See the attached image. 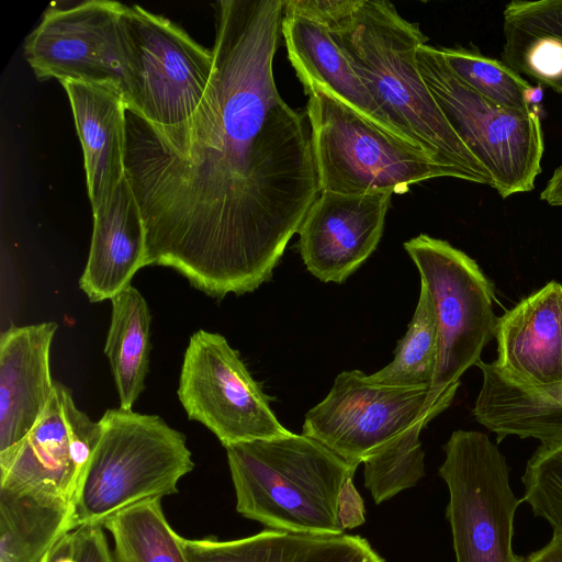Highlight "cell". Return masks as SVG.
Instances as JSON below:
<instances>
[{
    "instance_id": "4",
    "label": "cell",
    "mask_w": 562,
    "mask_h": 562,
    "mask_svg": "<svg viewBox=\"0 0 562 562\" xmlns=\"http://www.w3.org/2000/svg\"><path fill=\"white\" fill-rule=\"evenodd\" d=\"M74 505V528L103 525L137 503L178 493L194 468L186 436L158 415L108 409Z\"/></svg>"
},
{
    "instance_id": "21",
    "label": "cell",
    "mask_w": 562,
    "mask_h": 562,
    "mask_svg": "<svg viewBox=\"0 0 562 562\" xmlns=\"http://www.w3.org/2000/svg\"><path fill=\"white\" fill-rule=\"evenodd\" d=\"M483 375L473 415L497 441L507 436L535 438L541 443L562 439V384L536 389L499 373L492 363L479 361Z\"/></svg>"
},
{
    "instance_id": "26",
    "label": "cell",
    "mask_w": 562,
    "mask_h": 562,
    "mask_svg": "<svg viewBox=\"0 0 562 562\" xmlns=\"http://www.w3.org/2000/svg\"><path fill=\"white\" fill-rule=\"evenodd\" d=\"M438 357V331L435 306L427 286L420 293L407 331L398 340L394 359L386 367L369 374L375 383L391 386L429 385Z\"/></svg>"
},
{
    "instance_id": "35",
    "label": "cell",
    "mask_w": 562,
    "mask_h": 562,
    "mask_svg": "<svg viewBox=\"0 0 562 562\" xmlns=\"http://www.w3.org/2000/svg\"><path fill=\"white\" fill-rule=\"evenodd\" d=\"M540 199L551 206L562 207V165L551 175L540 193Z\"/></svg>"
},
{
    "instance_id": "30",
    "label": "cell",
    "mask_w": 562,
    "mask_h": 562,
    "mask_svg": "<svg viewBox=\"0 0 562 562\" xmlns=\"http://www.w3.org/2000/svg\"><path fill=\"white\" fill-rule=\"evenodd\" d=\"M359 0H283V14L305 18L334 32L352 14Z\"/></svg>"
},
{
    "instance_id": "10",
    "label": "cell",
    "mask_w": 562,
    "mask_h": 562,
    "mask_svg": "<svg viewBox=\"0 0 562 562\" xmlns=\"http://www.w3.org/2000/svg\"><path fill=\"white\" fill-rule=\"evenodd\" d=\"M429 389L383 385L360 370L342 371L326 397L306 413L302 434L358 468L422 431L431 420Z\"/></svg>"
},
{
    "instance_id": "33",
    "label": "cell",
    "mask_w": 562,
    "mask_h": 562,
    "mask_svg": "<svg viewBox=\"0 0 562 562\" xmlns=\"http://www.w3.org/2000/svg\"><path fill=\"white\" fill-rule=\"evenodd\" d=\"M524 562H562V533L553 531L547 544L524 557Z\"/></svg>"
},
{
    "instance_id": "11",
    "label": "cell",
    "mask_w": 562,
    "mask_h": 562,
    "mask_svg": "<svg viewBox=\"0 0 562 562\" xmlns=\"http://www.w3.org/2000/svg\"><path fill=\"white\" fill-rule=\"evenodd\" d=\"M177 393L188 418L204 425L224 448L290 432L221 334L200 329L190 337Z\"/></svg>"
},
{
    "instance_id": "14",
    "label": "cell",
    "mask_w": 562,
    "mask_h": 562,
    "mask_svg": "<svg viewBox=\"0 0 562 562\" xmlns=\"http://www.w3.org/2000/svg\"><path fill=\"white\" fill-rule=\"evenodd\" d=\"M392 195L321 192L297 232L306 269L323 282L342 283L375 250Z\"/></svg>"
},
{
    "instance_id": "27",
    "label": "cell",
    "mask_w": 562,
    "mask_h": 562,
    "mask_svg": "<svg viewBox=\"0 0 562 562\" xmlns=\"http://www.w3.org/2000/svg\"><path fill=\"white\" fill-rule=\"evenodd\" d=\"M450 69L476 92L494 103L520 111H531L532 87L503 61L476 49L439 48Z\"/></svg>"
},
{
    "instance_id": "31",
    "label": "cell",
    "mask_w": 562,
    "mask_h": 562,
    "mask_svg": "<svg viewBox=\"0 0 562 562\" xmlns=\"http://www.w3.org/2000/svg\"><path fill=\"white\" fill-rule=\"evenodd\" d=\"M77 562H115L102 525H86L71 531Z\"/></svg>"
},
{
    "instance_id": "16",
    "label": "cell",
    "mask_w": 562,
    "mask_h": 562,
    "mask_svg": "<svg viewBox=\"0 0 562 562\" xmlns=\"http://www.w3.org/2000/svg\"><path fill=\"white\" fill-rule=\"evenodd\" d=\"M55 322L11 327L0 336V452L21 441L55 389L49 353Z\"/></svg>"
},
{
    "instance_id": "24",
    "label": "cell",
    "mask_w": 562,
    "mask_h": 562,
    "mask_svg": "<svg viewBox=\"0 0 562 562\" xmlns=\"http://www.w3.org/2000/svg\"><path fill=\"white\" fill-rule=\"evenodd\" d=\"M74 528V509L0 488V562H41Z\"/></svg>"
},
{
    "instance_id": "8",
    "label": "cell",
    "mask_w": 562,
    "mask_h": 562,
    "mask_svg": "<svg viewBox=\"0 0 562 562\" xmlns=\"http://www.w3.org/2000/svg\"><path fill=\"white\" fill-rule=\"evenodd\" d=\"M439 476L448 487L456 562H514V521L522 502L504 454L487 435L456 430L443 446Z\"/></svg>"
},
{
    "instance_id": "13",
    "label": "cell",
    "mask_w": 562,
    "mask_h": 562,
    "mask_svg": "<svg viewBox=\"0 0 562 562\" xmlns=\"http://www.w3.org/2000/svg\"><path fill=\"white\" fill-rule=\"evenodd\" d=\"M100 434V423L76 406L70 389L55 381L54 394L34 427L0 452V488L74 509Z\"/></svg>"
},
{
    "instance_id": "9",
    "label": "cell",
    "mask_w": 562,
    "mask_h": 562,
    "mask_svg": "<svg viewBox=\"0 0 562 562\" xmlns=\"http://www.w3.org/2000/svg\"><path fill=\"white\" fill-rule=\"evenodd\" d=\"M127 58V109L159 126L189 120L213 71V53L168 19L139 5L121 16Z\"/></svg>"
},
{
    "instance_id": "1",
    "label": "cell",
    "mask_w": 562,
    "mask_h": 562,
    "mask_svg": "<svg viewBox=\"0 0 562 562\" xmlns=\"http://www.w3.org/2000/svg\"><path fill=\"white\" fill-rule=\"evenodd\" d=\"M216 5L200 106L171 126L126 109L124 165L147 266L223 299L271 278L321 189L307 114L288 105L273 77L283 0Z\"/></svg>"
},
{
    "instance_id": "28",
    "label": "cell",
    "mask_w": 562,
    "mask_h": 562,
    "mask_svg": "<svg viewBox=\"0 0 562 562\" xmlns=\"http://www.w3.org/2000/svg\"><path fill=\"white\" fill-rule=\"evenodd\" d=\"M522 502L553 531L562 533V439L541 443L528 460Z\"/></svg>"
},
{
    "instance_id": "25",
    "label": "cell",
    "mask_w": 562,
    "mask_h": 562,
    "mask_svg": "<svg viewBox=\"0 0 562 562\" xmlns=\"http://www.w3.org/2000/svg\"><path fill=\"white\" fill-rule=\"evenodd\" d=\"M160 501L137 503L103 522L114 541L115 562H189L183 538L169 525Z\"/></svg>"
},
{
    "instance_id": "22",
    "label": "cell",
    "mask_w": 562,
    "mask_h": 562,
    "mask_svg": "<svg viewBox=\"0 0 562 562\" xmlns=\"http://www.w3.org/2000/svg\"><path fill=\"white\" fill-rule=\"evenodd\" d=\"M502 61L562 93V0H515L503 11Z\"/></svg>"
},
{
    "instance_id": "3",
    "label": "cell",
    "mask_w": 562,
    "mask_h": 562,
    "mask_svg": "<svg viewBox=\"0 0 562 562\" xmlns=\"http://www.w3.org/2000/svg\"><path fill=\"white\" fill-rule=\"evenodd\" d=\"M236 510L269 529L340 535L341 492L357 468L301 434L225 448Z\"/></svg>"
},
{
    "instance_id": "19",
    "label": "cell",
    "mask_w": 562,
    "mask_h": 562,
    "mask_svg": "<svg viewBox=\"0 0 562 562\" xmlns=\"http://www.w3.org/2000/svg\"><path fill=\"white\" fill-rule=\"evenodd\" d=\"M189 562H384L366 538L357 535H306L266 529L256 535L218 540L184 539Z\"/></svg>"
},
{
    "instance_id": "6",
    "label": "cell",
    "mask_w": 562,
    "mask_h": 562,
    "mask_svg": "<svg viewBox=\"0 0 562 562\" xmlns=\"http://www.w3.org/2000/svg\"><path fill=\"white\" fill-rule=\"evenodd\" d=\"M404 248L435 306L438 357L427 397L434 419L450 406L460 378L495 336L494 285L472 258L446 240L420 234Z\"/></svg>"
},
{
    "instance_id": "18",
    "label": "cell",
    "mask_w": 562,
    "mask_h": 562,
    "mask_svg": "<svg viewBox=\"0 0 562 562\" xmlns=\"http://www.w3.org/2000/svg\"><path fill=\"white\" fill-rule=\"evenodd\" d=\"M60 83L68 95L82 145L88 194L94 211L125 178L127 104L121 93L100 85Z\"/></svg>"
},
{
    "instance_id": "7",
    "label": "cell",
    "mask_w": 562,
    "mask_h": 562,
    "mask_svg": "<svg viewBox=\"0 0 562 562\" xmlns=\"http://www.w3.org/2000/svg\"><path fill=\"white\" fill-rule=\"evenodd\" d=\"M417 60L445 117L485 168L492 188L504 199L531 191L544 153L539 115L501 106L476 92L450 69L439 48L422 45Z\"/></svg>"
},
{
    "instance_id": "17",
    "label": "cell",
    "mask_w": 562,
    "mask_h": 562,
    "mask_svg": "<svg viewBox=\"0 0 562 562\" xmlns=\"http://www.w3.org/2000/svg\"><path fill=\"white\" fill-rule=\"evenodd\" d=\"M92 213L90 251L79 286L94 303L113 299L147 263L145 225L126 176Z\"/></svg>"
},
{
    "instance_id": "29",
    "label": "cell",
    "mask_w": 562,
    "mask_h": 562,
    "mask_svg": "<svg viewBox=\"0 0 562 562\" xmlns=\"http://www.w3.org/2000/svg\"><path fill=\"white\" fill-rule=\"evenodd\" d=\"M419 435H411L363 463L364 486L375 504L384 503L415 486L425 475V452Z\"/></svg>"
},
{
    "instance_id": "5",
    "label": "cell",
    "mask_w": 562,
    "mask_h": 562,
    "mask_svg": "<svg viewBox=\"0 0 562 562\" xmlns=\"http://www.w3.org/2000/svg\"><path fill=\"white\" fill-rule=\"evenodd\" d=\"M303 88L321 192L403 194L428 179H458L427 153L381 131L322 87Z\"/></svg>"
},
{
    "instance_id": "15",
    "label": "cell",
    "mask_w": 562,
    "mask_h": 562,
    "mask_svg": "<svg viewBox=\"0 0 562 562\" xmlns=\"http://www.w3.org/2000/svg\"><path fill=\"white\" fill-rule=\"evenodd\" d=\"M495 369L536 389L562 384V284L550 281L497 318Z\"/></svg>"
},
{
    "instance_id": "20",
    "label": "cell",
    "mask_w": 562,
    "mask_h": 562,
    "mask_svg": "<svg viewBox=\"0 0 562 562\" xmlns=\"http://www.w3.org/2000/svg\"><path fill=\"white\" fill-rule=\"evenodd\" d=\"M281 33L291 65L303 87L311 83L322 87L381 131L404 140L389 123L328 30L305 18L283 14Z\"/></svg>"
},
{
    "instance_id": "2",
    "label": "cell",
    "mask_w": 562,
    "mask_h": 562,
    "mask_svg": "<svg viewBox=\"0 0 562 562\" xmlns=\"http://www.w3.org/2000/svg\"><path fill=\"white\" fill-rule=\"evenodd\" d=\"M329 33L405 142L451 169L458 179L493 186L420 75L417 53L428 38L417 23L401 16L390 1L359 0L352 14Z\"/></svg>"
},
{
    "instance_id": "36",
    "label": "cell",
    "mask_w": 562,
    "mask_h": 562,
    "mask_svg": "<svg viewBox=\"0 0 562 562\" xmlns=\"http://www.w3.org/2000/svg\"><path fill=\"white\" fill-rule=\"evenodd\" d=\"M514 562H524V557H522V555L515 554V557H514Z\"/></svg>"
},
{
    "instance_id": "32",
    "label": "cell",
    "mask_w": 562,
    "mask_h": 562,
    "mask_svg": "<svg viewBox=\"0 0 562 562\" xmlns=\"http://www.w3.org/2000/svg\"><path fill=\"white\" fill-rule=\"evenodd\" d=\"M338 510L344 530L364 522L363 502L352 484V479L348 480L341 492Z\"/></svg>"
},
{
    "instance_id": "34",
    "label": "cell",
    "mask_w": 562,
    "mask_h": 562,
    "mask_svg": "<svg viewBox=\"0 0 562 562\" xmlns=\"http://www.w3.org/2000/svg\"><path fill=\"white\" fill-rule=\"evenodd\" d=\"M41 562H77L74 554L71 531L66 533L42 559Z\"/></svg>"
},
{
    "instance_id": "12",
    "label": "cell",
    "mask_w": 562,
    "mask_h": 562,
    "mask_svg": "<svg viewBox=\"0 0 562 562\" xmlns=\"http://www.w3.org/2000/svg\"><path fill=\"white\" fill-rule=\"evenodd\" d=\"M123 7L115 1L88 0L48 8L24 44V56L35 76L100 85L121 93L126 102Z\"/></svg>"
},
{
    "instance_id": "23",
    "label": "cell",
    "mask_w": 562,
    "mask_h": 562,
    "mask_svg": "<svg viewBox=\"0 0 562 562\" xmlns=\"http://www.w3.org/2000/svg\"><path fill=\"white\" fill-rule=\"evenodd\" d=\"M111 323L104 346L120 408L132 411L145 389L150 353V312L132 284L111 299Z\"/></svg>"
}]
</instances>
